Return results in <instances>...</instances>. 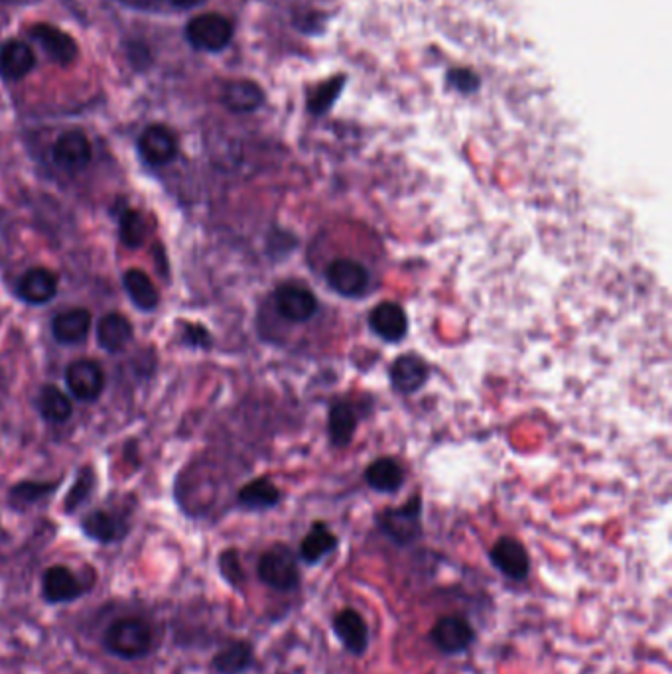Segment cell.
I'll list each match as a JSON object with an SVG mask.
<instances>
[{"mask_svg":"<svg viewBox=\"0 0 672 674\" xmlns=\"http://www.w3.org/2000/svg\"><path fill=\"white\" fill-rule=\"evenodd\" d=\"M257 578L278 594H292L302 586L300 558L286 542H274L257 564Z\"/></svg>","mask_w":672,"mask_h":674,"instance_id":"cell-1","label":"cell"},{"mask_svg":"<svg viewBox=\"0 0 672 674\" xmlns=\"http://www.w3.org/2000/svg\"><path fill=\"white\" fill-rule=\"evenodd\" d=\"M377 529L395 546L406 548L422 539V497L412 495L404 505L387 507L377 517Z\"/></svg>","mask_w":672,"mask_h":674,"instance_id":"cell-2","label":"cell"},{"mask_svg":"<svg viewBox=\"0 0 672 674\" xmlns=\"http://www.w3.org/2000/svg\"><path fill=\"white\" fill-rule=\"evenodd\" d=\"M103 647L113 657L135 661L148 655L152 647V629L144 619L123 617L109 625L103 635Z\"/></svg>","mask_w":672,"mask_h":674,"instance_id":"cell-3","label":"cell"},{"mask_svg":"<svg viewBox=\"0 0 672 674\" xmlns=\"http://www.w3.org/2000/svg\"><path fill=\"white\" fill-rule=\"evenodd\" d=\"M430 645L444 657H458L471 651L477 631L470 619L460 613H448L434 621L428 631Z\"/></svg>","mask_w":672,"mask_h":674,"instance_id":"cell-4","label":"cell"},{"mask_svg":"<svg viewBox=\"0 0 672 674\" xmlns=\"http://www.w3.org/2000/svg\"><path fill=\"white\" fill-rule=\"evenodd\" d=\"M332 631L343 647V651L351 657H365L371 647V629L363 613L355 607H341L332 617Z\"/></svg>","mask_w":672,"mask_h":674,"instance_id":"cell-5","label":"cell"},{"mask_svg":"<svg viewBox=\"0 0 672 674\" xmlns=\"http://www.w3.org/2000/svg\"><path fill=\"white\" fill-rule=\"evenodd\" d=\"M188 42L202 52H221L233 38V24L217 12H207L192 18L186 26Z\"/></svg>","mask_w":672,"mask_h":674,"instance_id":"cell-6","label":"cell"},{"mask_svg":"<svg viewBox=\"0 0 672 674\" xmlns=\"http://www.w3.org/2000/svg\"><path fill=\"white\" fill-rule=\"evenodd\" d=\"M274 306L286 322L304 324L316 316L318 298L306 284L290 280L274 290Z\"/></svg>","mask_w":672,"mask_h":674,"instance_id":"cell-7","label":"cell"},{"mask_svg":"<svg viewBox=\"0 0 672 674\" xmlns=\"http://www.w3.org/2000/svg\"><path fill=\"white\" fill-rule=\"evenodd\" d=\"M491 566L511 582H527L531 576V554L515 537H499L489 548Z\"/></svg>","mask_w":672,"mask_h":674,"instance_id":"cell-8","label":"cell"},{"mask_svg":"<svg viewBox=\"0 0 672 674\" xmlns=\"http://www.w3.org/2000/svg\"><path fill=\"white\" fill-rule=\"evenodd\" d=\"M69 391L83 403H93L105 389V373L99 363L91 359H77L66 371Z\"/></svg>","mask_w":672,"mask_h":674,"instance_id":"cell-9","label":"cell"},{"mask_svg":"<svg viewBox=\"0 0 672 674\" xmlns=\"http://www.w3.org/2000/svg\"><path fill=\"white\" fill-rule=\"evenodd\" d=\"M326 280L332 290L345 298L363 296L371 284V274L359 261L337 259L326 270Z\"/></svg>","mask_w":672,"mask_h":674,"instance_id":"cell-10","label":"cell"},{"mask_svg":"<svg viewBox=\"0 0 672 674\" xmlns=\"http://www.w3.org/2000/svg\"><path fill=\"white\" fill-rule=\"evenodd\" d=\"M83 592L85 590L77 576L64 564L50 566L42 576V596L50 606L77 602Z\"/></svg>","mask_w":672,"mask_h":674,"instance_id":"cell-11","label":"cell"},{"mask_svg":"<svg viewBox=\"0 0 672 674\" xmlns=\"http://www.w3.org/2000/svg\"><path fill=\"white\" fill-rule=\"evenodd\" d=\"M52 156L62 170L75 174L89 166L93 158V148L89 138L81 131H69L56 140Z\"/></svg>","mask_w":672,"mask_h":674,"instance_id":"cell-12","label":"cell"},{"mask_svg":"<svg viewBox=\"0 0 672 674\" xmlns=\"http://www.w3.org/2000/svg\"><path fill=\"white\" fill-rule=\"evenodd\" d=\"M30 36L42 46V50L60 66H69L75 62L79 50L75 40L69 36L68 32L60 30L58 26L52 24H34L30 28Z\"/></svg>","mask_w":672,"mask_h":674,"instance_id":"cell-13","label":"cell"},{"mask_svg":"<svg viewBox=\"0 0 672 674\" xmlns=\"http://www.w3.org/2000/svg\"><path fill=\"white\" fill-rule=\"evenodd\" d=\"M138 152L144 162L152 166H164L176 158L178 142L170 129L162 125H152L144 129V133L138 138Z\"/></svg>","mask_w":672,"mask_h":674,"instance_id":"cell-14","label":"cell"},{"mask_svg":"<svg viewBox=\"0 0 672 674\" xmlns=\"http://www.w3.org/2000/svg\"><path fill=\"white\" fill-rule=\"evenodd\" d=\"M255 663V645L249 639H233L213 655L211 669L217 674H245L255 667Z\"/></svg>","mask_w":672,"mask_h":674,"instance_id":"cell-15","label":"cell"},{"mask_svg":"<svg viewBox=\"0 0 672 674\" xmlns=\"http://www.w3.org/2000/svg\"><path fill=\"white\" fill-rule=\"evenodd\" d=\"M16 292L26 304H46L58 294V276L56 272L44 267L26 270L16 286Z\"/></svg>","mask_w":672,"mask_h":674,"instance_id":"cell-16","label":"cell"},{"mask_svg":"<svg viewBox=\"0 0 672 674\" xmlns=\"http://www.w3.org/2000/svg\"><path fill=\"white\" fill-rule=\"evenodd\" d=\"M428 377H430L428 363L414 353L401 355L391 367L393 389L401 395H412L420 391L426 385Z\"/></svg>","mask_w":672,"mask_h":674,"instance_id":"cell-17","label":"cell"},{"mask_svg":"<svg viewBox=\"0 0 672 674\" xmlns=\"http://www.w3.org/2000/svg\"><path fill=\"white\" fill-rule=\"evenodd\" d=\"M339 546V539L336 533L330 529V525L316 521L310 531L306 533V537L300 542L298 548V558L306 564V566H318L324 558H328L330 554H334Z\"/></svg>","mask_w":672,"mask_h":674,"instance_id":"cell-18","label":"cell"},{"mask_svg":"<svg viewBox=\"0 0 672 674\" xmlns=\"http://www.w3.org/2000/svg\"><path fill=\"white\" fill-rule=\"evenodd\" d=\"M81 529L87 539L101 544H113L129 535L127 521L109 511H91L89 515L83 517Z\"/></svg>","mask_w":672,"mask_h":674,"instance_id":"cell-19","label":"cell"},{"mask_svg":"<svg viewBox=\"0 0 672 674\" xmlns=\"http://www.w3.org/2000/svg\"><path fill=\"white\" fill-rule=\"evenodd\" d=\"M369 326L381 339L389 343H397L408 332L406 312L397 302H381L369 314Z\"/></svg>","mask_w":672,"mask_h":674,"instance_id":"cell-20","label":"cell"},{"mask_svg":"<svg viewBox=\"0 0 672 674\" xmlns=\"http://www.w3.org/2000/svg\"><path fill=\"white\" fill-rule=\"evenodd\" d=\"M221 101L233 113H253L265 103V93L255 81L237 79L225 83Z\"/></svg>","mask_w":672,"mask_h":674,"instance_id":"cell-21","label":"cell"},{"mask_svg":"<svg viewBox=\"0 0 672 674\" xmlns=\"http://www.w3.org/2000/svg\"><path fill=\"white\" fill-rule=\"evenodd\" d=\"M36 66L32 48L20 40H8L0 46V75L8 81L26 77Z\"/></svg>","mask_w":672,"mask_h":674,"instance_id":"cell-22","label":"cell"},{"mask_svg":"<svg viewBox=\"0 0 672 674\" xmlns=\"http://www.w3.org/2000/svg\"><path fill=\"white\" fill-rule=\"evenodd\" d=\"M91 312L83 308H73L68 312H62L52 322V334L64 343V345H77L85 341V337L91 330Z\"/></svg>","mask_w":672,"mask_h":674,"instance_id":"cell-23","label":"cell"},{"mask_svg":"<svg viewBox=\"0 0 672 674\" xmlns=\"http://www.w3.org/2000/svg\"><path fill=\"white\" fill-rule=\"evenodd\" d=\"M133 337V324L117 312L105 314L97 324V341L109 353H119Z\"/></svg>","mask_w":672,"mask_h":674,"instance_id":"cell-24","label":"cell"},{"mask_svg":"<svg viewBox=\"0 0 672 674\" xmlns=\"http://www.w3.org/2000/svg\"><path fill=\"white\" fill-rule=\"evenodd\" d=\"M365 481L379 493H397L403 487V468L393 458H379L365 470Z\"/></svg>","mask_w":672,"mask_h":674,"instance_id":"cell-25","label":"cell"},{"mask_svg":"<svg viewBox=\"0 0 672 674\" xmlns=\"http://www.w3.org/2000/svg\"><path fill=\"white\" fill-rule=\"evenodd\" d=\"M280 489L267 479H255L251 483H247L245 487H241L239 491V505L243 509L249 511H269L272 507H276L280 503Z\"/></svg>","mask_w":672,"mask_h":674,"instance_id":"cell-26","label":"cell"},{"mask_svg":"<svg viewBox=\"0 0 672 674\" xmlns=\"http://www.w3.org/2000/svg\"><path fill=\"white\" fill-rule=\"evenodd\" d=\"M123 282H125V290H127L129 298L133 300V304L138 310H142V312L156 310V306L160 302V296H158V290H156L154 282L150 280V276L144 270H127L125 276H123Z\"/></svg>","mask_w":672,"mask_h":674,"instance_id":"cell-27","label":"cell"},{"mask_svg":"<svg viewBox=\"0 0 672 674\" xmlns=\"http://www.w3.org/2000/svg\"><path fill=\"white\" fill-rule=\"evenodd\" d=\"M38 408H40V412L46 420L56 422V424H62V422L69 420V416L73 412V405H71L68 395L54 385H46L40 391Z\"/></svg>","mask_w":672,"mask_h":674,"instance_id":"cell-28","label":"cell"},{"mask_svg":"<svg viewBox=\"0 0 672 674\" xmlns=\"http://www.w3.org/2000/svg\"><path fill=\"white\" fill-rule=\"evenodd\" d=\"M355 428H357V414H355L353 406L347 405V403H337V405L332 406V410H330V436H332V442L336 446L345 448L353 440Z\"/></svg>","mask_w":672,"mask_h":674,"instance_id":"cell-29","label":"cell"},{"mask_svg":"<svg viewBox=\"0 0 672 674\" xmlns=\"http://www.w3.org/2000/svg\"><path fill=\"white\" fill-rule=\"evenodd\" d=\"M217 566H219V574L225 580V584L229 588H233L235 592H241L247 584V574L241 562V556L237 552V548H225L219 558H217Z\"/></svg>","mask_w":672,"mask_h":674,"instance_id":"cell-30","label":"cell"},{"mask_svg":"<svg viewBox=\"0 0 672 674\" xmlns=\"http://www.w3.org/2000/svg\"><path fill=\"white\" fill-rule=\"evenodd\" d=\"M58 483H46V481H22L10 489V503L14 507H28L46 495H50Z\"/></svg>","mask_w":672,"mask_h":674,"instance_id":"cell-31","label":"cell"},{"mask_svg":"<svg viewBox=\"0 0 672 674\" xmlns=\"http://www.w3.org/2000/svg\"><path fill=\"white\" fill-rule=\"evenodd\" d=\"M119 235L125 247L129 249H138L142 247L146 239V223L140 211L136 209H125L119 221Z\"/></svg>","mask_w":672,"mask_h":674,"instance_id":"cell-32","label":"cell"},{"mask_svg":"<svg viewBox=\"0 0 672 674\" xmlns=\"http://www.w3.org/2000/svg\"><path fill=\"white\" fill-rule=\"evenodd\" d=\"M95 487V472L87 466V468H81L77 472V477H75V483L71 485L68 495H66V501H64V511L66 513H75L91 495Z\"/></svg>","mask_w":672,"mask_h":674,"instance_id":"cell-33","label":"cell"},{"mask_svg":"<svg viewBox=\"0 0 672 674\" xmlns=\"http://www.w3.org/2000/svg\"><path fill=\"white\" fill-rule=\"evenodd\" d=\"M341 83H343L341 79H334V81H330L328 85H322V89L314 95V99H312V103H310V109H312L316 115H320V113H324V111L330 109V105L336 101L337 95H339Z\"/></svg>","mask_w":672,"mask_h":674,"instance_id":"cell-34","label":"cell"},{"mask_svg":"<svg viewBox=\"0 0 672 674\" xmlns=\"http://www.w3.org/2000/svg\"><path fill=\"white\" fill-rule=\"evenodd\" d=\"M182 337H184V341H186L188 345H192V347H202V349H205V347L211 345V336H209V332H207L203 326H198V324H188V326H184V334H182Z\"/></svg>","mask_w":672,"mask_h":674,"instance_id":"cell-35","label":"cell"},{"mask_svg":"<svg viewBox=\"0 0 672 674\" xmlns=\"http://www.w3.org/2000/svg\"><path fill=\"white\" fill-rule=\"evenodd\" d=\"M450 77H452V83H454L458 89H462V91H473V89H477V85H479V79H477L471 71H468V69L454 71Z\"/></svg>","mask_w":672,"mask_h":674,"instance_id":"cell-36","label":"cell"},{"mask_svg":"<svg viewBox=\"0 0 672 674\" xmlns=\"http://www.w3.org/2000/svg\"><path fill=\"white\" fill-rule=\"evenodd\" d=\"M172 6H176V8H184V10H188V8H194V6H198V4H202V2H205V0H168Z\"/></svg>","mask_w":672,"mask_h":674,"instance_id":"cell-37","label":"cell"}]
</instances>
